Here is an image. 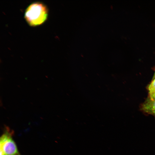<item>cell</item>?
Segmentation results:
<instances>
[{
  "label": "cell",
  "mask_w": 155,
  "mask_h": 155,
  "mask_svg": "<svg viewBox=\"0 0 155 155\" xmlns=\"http://www.w3.org/2000/svg\"><path fill=\"white\" fill-rule=\"evenodd\" d=\"M48 9L46 5L40 2H36L30 4L26 8L24 18L28 24L36 26L43 24L47 20Z\"/></svg>",
  "instance_id": "6da1fadb"
},
{
  "label": "cell",
  "mask_w": 155,
  "mask_h": 155,
  "mask_svg": "<svg viewBox=\"0 0 155 155\" xmlns=\"http://www.w3.org/2000/svg\"><path fill=\"white\" fill-rule=\"evenodd\" d=\"M13 133L6 127L0 138V155H22L12 137Z\"/></svg>",
  "instance_id": "7a4b0ae2"
},
{
  "label": "cell",
  "mask_w": 155,
  "mask_h": 155,
  "mask_svg": "<svg viewBox=\"0 0 155 155\" xmlns=\"http://www.w3.org/2000/svg\"><path fill=\"white\" fill-rule=\"evenodd\" d=\"M142 109L145 112L155 116V100L148 99L142 104Z\"/></svg>",
  "instance_id": "3957f363"
},
{
  "label": "cell",
  "mask_w": 155,
  "mask_h": 155,
  "mask_svg": "<svg viewBox=\"0 0 155 155\" xmlns=\"http://www.w3.org/2000/svg\"><path fill=\"white\" fill-rule=\"evenodd\" d=\"M150 96L155 94V78L150 84L148 87Z\"/></svg>",
  "instance_id": "277c9868"
},
{
  "label": "cell",
  "mask_w": 155,
  "mask_h": 155,
  "mask_svg": "<svg viewBox=\"0 0 155 155\" xmlns=\"http://www.w3.org/2000/svg\"><path fill=\"white\" fill-rule=\"evenodd\" d=\"M150 98L151 99L153 100H155V94L152 96H150Z\"/></svg>",
  "instance_id": "5b68a950"
},
{
  "label": "cell",
  "mask_w": 155,
  "mask_h": 155,
  "mask_svg": "<svg viewBox=\"0 0 155 155\" xmlns=\"http://www.w3.org/2000/svg\"><path fill=\"white\" fill-rule=\"evenodd\" d=\"M154 78H155V74H154Z\"/></svg>",
  "instance_id": "8992f818"
}]
</instances>
